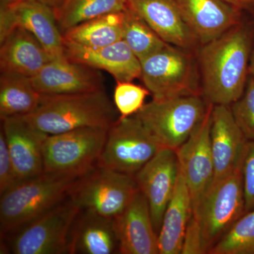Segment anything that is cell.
I'll return each mask as SVG.
<instances>
[{
    "label": "cell",
    "mask_w": 254,
    "mask_h": 254,
    "mask_svg": "<svg viewBox=\"0 0 254 254\" xmlns=\"http://www.w3.org/2000/svg\"><path fill=\"white\" fill-rule=\"evenodd\" d=\"M68 1H69V0H66V1H65L64 4H66V3H67Z\"/></svg>",
    "instance_id": "38"
},
{
    "label": "cell",
    "mask_w": 254,
    "mask_h": 254,
    "mask_svg": "<svg viewBox=\"0 0 254 254\" xmlns=\"http://www.w3.org/2000/svg\"><path fill=\"white\" fill-rule=\"evenodd\" d=\"M21 0H0V10L6 9Z\"/></svg>",
    "instance_id": "37"
},
{
    "label": "cell",
    "mask_w": 254,
    "mask_h": 254,
    "mask_svg": "<svg viewBox=\"0 0 254 254\" xmlns=\"http://www.w3.org/2000/svg\"><path fill=\"white\" fill-rule=\"evenodd\" d=\"M174 1L200 46L216 39L244 21V13L223 0Z\"/></svg>",
    "instance_id": "16"
},
{
    "label": "cell",
    "mask_w": 254,
    "mask_h": 254,
    "mask_svg": "<svg viewBox=\"0 0 254 254\" xmlns=\"http://www.w3.org/2000/svg\"><path fill=\"white\" fill-rule=\"evenodd\" d=\"M141 64V80L154 99L202 95L195 52L168 43Z\"/></svg>",
    "instance_id": "4"
},
{
    "label": "cell",
    "mask_w": 254,
    "mask_h": 254,
    "mask_svg": "<svg viewBox=\"0 0 254 254\" xmlns=\"http://www.w3.org/2000/svg\"><path fill=\"white\" fill-rule=\"evenodd\" d=\"M28 1H36L50 6L55 10V12L61 9L66 0H28Z\"/></svg>",
    "instance_id": "35"
},
{
    "label": "cell",
    "mask_w": 254,
    "mask_h": 254,
    "mask_svg": "<svg viewBox=\"0 0 254 254\" xmlns=\"http://www.w3.org/2000/svg\"><path fill=\"white\" fill-rule=\"evenodd\" d=\"M208 105L202 95L153 98L135 116L163 148L176 150L203 120Z\"/></svg>",
    "instance_id": "5"
},
{
    "label": "cell",
    "mask_w": 254,
    "mask_h": 254,
    "mask_svg": "<svg viewBox=\"0 0 254 254\" xmlns=\"http://www.w3.org/2000/svg\"><path fill=\"white\" fill-rule=\"evenodd\" d=\"M123 40L140 61L168 44L128 6L124 11Z\"/></svg>",
    "instance_id": "27"
},
{
    "label": "cell",
    "mask_w": 254,
    "mask_h": 254,
    "mask_svg": "<svg viewBox=\"0 0 254 254\" xmlns=\"http://www.w3.org/2000/svg\"><path fill=\"white\" fill-rule=\"evenodd\" d=\"M245 213L254 209V141H248L242 164Z\"/></svg>",
    "instance_id": "31"
},
{
    "label": "cell",
    "mask_w": 254,
    "mask_h": 254,
    "mask_svg": "<svg viewBox=\"0 0 254 254\" xmlns=\"http://www.w3.org/2000/svg\"><path fill=\"white\" fill-rule=\"evenodd\" d=\"M163 148L135 115L118 118L108 129L97 166L134 176Z\"/></svg>",
    "instance_id": "7"
},
{
    "label": "cell",
    "mask_w": 254,
    "mask_h": 254,
    "mask_svg": "<svg viewBox=\"0 0 254 254\" xmlns=\"http://www.w3.org/2000/svg\"><path fill=\"white\" fill-rule=\"evenodd\" d=\"M68 249L71 254L119 253L113 219L81 210L70 232Z\"/></svg>",
    "instance_id": "22"
},
{
    "label": "cell",
    "mask_w": 254,
    "mask_h": 254,
    "mask_svg": "<svg viewBox=\"0 0 254 254\" xmlns=\"http://www.w3.org/2000/svg\"><path fill=\"white\" fill-rule=\"evenodd\" d=\"M21 118L48 136L85 127L109 128L118 120L104 90L79 94L43 95L36 110Z\"/></svg>",
    "instance_id": "2"
},
{
    "label": "cell",
    "mask_w": 254,
    "mask_h": 254,
    "mask_svg": "<svg viewBox=\"0 0 254 254\" xmlns=\"http://www.w3.org/2000/svg\"><path fill=\"white\" fill-rule=\"evenodd\" d=\"M109 128L85 127L49 135L43 145L44 172L82 177L98 165Z\"/></svg>",
    "instance_id": "6"
},
{
    "label": "cell",
    "mask_w": 254,
    "mask_h": 254,
    "mask_svg": "<svg viewBox=\"0 0 254 254\" xmlns=\"http://www.w3.org/2000/svg\"><path fill=\"white\" fill-rule=\"evenodd\" d=\"M208 103L206 113L190 138L176 151L179 171L182 174L192 201V216L196 217L203 197L211 186L215 175L210 144L212 113Z\"/></svg>",
    "instance_id": "11"
},
{
    "label": "cell",
    "mask_w": 254,
    "mask_h": 254,
    "mask_svg": "<svg viewBox=\"0 0 254 254\" xmlns=\"http://www.w3.org/2000/svg\"><path fill=\"white\" fill-rule=\"evenodd\" d=\"M178 175L176 151L163 148L134 175L140 191L148 201L158 235L164 213L175 191Z\"/></svg>",
    "instance_id": "13"
},
{
    "label": "cell",
    "mask_w": 254,
    "mask_h": 254,
    "mask_svg": "<svg viewBox=\"0 0 254 254\" xmlns=\"http://www.w3.org/2000/svg\"><path fill=\"white\" fill-rule=\"evenodd\" d=\"M127 4L165 43L193 52L199 48L174 0H127Z\"/></svg>",
    "instance_id": "19"
},
{
    "label": "cell",
    "mask_w": 254,
    "mask_h": 254,
    "mask_svg": "<svg viewBox=\"0 0 254 254\" xmlns=\"http://www.w3.org/2000/svg\"><path fill=\"white\" fill-rule=\"evenodd\" d=\"M182 254H207L203 245L199 220L191 216L184 238Z\"/></svg>",
    "instance_id": "33"
},
{
    "label": "cell",
    "mask_w": 254,
    "mask_h": 254,
    "mask_svg": "<svg viewBox=\"0 0 254 254\" xmlns=\"http://www.w3.org/2000/svg\"><path fill=\"white\" fill-rule=\"evenodd\" d=\"M242 13H247L254 17V0H223Z\"/></svg>",
    "instance_id": "34"
},
{
    "label": "cell",
    "mask_w": 254,
    "mask_h": 254,
    "mask_svg": "<svg viewBox=\"0 0 254 254\" xmlns=\"http://www.w3.org/2000/svg\"><path fill=\"white\" fill-rule=\"evenodd\" d=\"M81 209L69 196L14 234L15 254H69L71 228Z\"/></svg>",
    "instance_id": "10"
},
{
    "label": "cell",
    "mask_w": 254,
    "mask_h": 254,
    "mask_svg": "<svg viewBox=\"0 0 254 254\" xmlns=\"http://www.w3.org/2000/svg\"><path fill=\"white\" fill-rule=\"evenodd\" d=\"M247 141L228 105H214L210 144L215 175L213 182L230 175L242 164Z\"/></svg>",
    "instance_id": "18"
},
{
    "label": "cell",
    "mask_w": 254,
    "mask_h": 254,
    "mask_svg": "<svg viewBox=\"0 0 254 254\" xmlns=\"http://www.w3.org/2000/svg\"><path fill=\"white\" fill-rule=\"evenodd\" d=\"M43 95L38 93L31 78L11 73L0 76V118L23 117L33 113L41 103Z\"/></svg>",
    "instance_id": "24"
},
{
    "label": "cell",
    "mask_w": 254,
    "mask_h": 254,
    "mask_svg": "<svg viewBox=\"0 0 254 254\" xmlns=\"http://www.w3.org/2000/svg\"><path fill=\"white\" fill-rule=\"evenodd\" d=\"M81 177L43 172L18 182L1 195V237L16 234L67 198Z\"/></svg>",
    "instance_id": "3"
},
{
    "label": "cell",
    "mask_w": 254,
    "mask_h": 254,
    "mask_svg": "<svg viewBox=\"0 0 254 254\" xmlns=\"http://www.w3.org/2000/svg\"><path fill=\"white\" fill-rule=\"evenodd\" d=\"M193 213L185 179L179 171L175 191L164 213L159 232V254H181L187 226Z\"/></svg>",
    "instance_id": "23"
},
{
    "label": "cell",
    "mask_w": 254,
    "mask_h": 254,
    "mask_svg": "<svg viewBox=\"0 0 254 254\" xmlns=\"http://www.w3.org/2000/svg\"><path fill=\"white\" fill-rule=\"evenodd\" d=\"M245 214L242 165L212 183L200 203L196 217L201 227L205 250L209 251Z\"/></svg>",
    "instance_id": "8"
},
{
    "label": "cell",
    "mask_w": 254,
    "mask_h": 254,
    "mask_svg": "<svg viewBox=\"0 0 254 254\" xmlns=\"http://www.w3.org/2000/svg\"><path fill=\"white\" fill-rule=\"evenodd\" d=\"M64 42L68 60L109 73L117 81L141 78V64L124 40L98 48H86Z\"/></svg>",
    "instance_id": "20"
},
{
    "label": "cell",
    "mask_w": 254,
    "mask_h": 254,
    "mask_svg": "<svg viewBox=\"0 0 254 254\" xmlns=\"http://www.w3.org/2000/svg\"><path fill=\"white\" fill-rule=\"evenodd\" d=\"M139 190L134 176L96 166L79 179L69 197L81 210L113 219Z\"/></svg>",
    "instance_id": "9"
},
{
    "label": "cell",
    "mask_w": 254,
    "mask_h": 254,
    "mask_svg": "<svg viewBox=\"0 0 254 254\" xmlns=\"http://www.w3.org/2000/svg\"><path fill=\"white\" fill-rule=\"evenodd\" d=\"M21 27L36 37L53 59L65 57L64 42L55 10L36 1L21 0L0 10V40L12 28Z\"/></svg>",
    "instance_id": "12"
},
{
    "label": "cell",
    "mask_w": 254,
    "mask_h": 254,
    "mask_svg": "<svg viewBox=\"0 0 254 254\" xmlns=\"http://www.w3.org/2000/svg\"><path fill=\"white\" fill-rule=\"evenodd\" d=\"M124 11L112 13L80 23L63 33L64 41L98 48L123 40Z\"/></svg>",
    "instance_id": "25"
},
{
    "label": "cell",
    "mask_w": 254,
    "mask_h": 254,
    "mask_svg": "<svg viewBox=\"0 0 254 254\" xmlns=\"http://www.w3.org/2000/svg\"><path fill=\"white\" fill-rule=\"evenodd\" d=\"M53 59L27 30L12 28L0 40V71L32 78Z\"/></svg>",
    "instance_id": "21"
},
{
    "label": "cell",
    "mask_w": 254,
    "mask_h": 254,
    "mask_svg": "<svg viewBox=\"0 0 254 254\" xmlns=\"http://www.w3.org/2000/svg\"><path fill=\"white\" fill-rule=\"evenodd\" d=\"M249 75L254 81V42L252 53H251L250 64H249Z\"/></svg>",
    "instance_id": "36"
},
{
    "label": "cell",
    "mask_w": 254,
    "mask_h": 254,
    "mask_svg": "<svg viewBox=\"0 0 254 254\" xmlns=\"http://www.w3.org/2000/svg\"><path fill=\"white\" fill-rule=\"evenodd\" d=\"M1 130L18 181L43 173V145L48 135L31 126L21 117L1 120Z\"/></svg>",
    "instance_id": "17"
},
{
    "label": "cell",
    "mask_w": 254,
    "mask_h": 254,
    "mask_svg": "<svg viewBox=\"0 0 254 254\" xmlns=\"http://www.w3.org/2000/svg\"><path fill=\"white\" fill-rule=\"evenodd\" d=\"M18 181L10 157L4 133L0 132V195H2Z\"/></svg>",
    "instance_id": "32"
},
{
    "label": "cell",
    "mask_w": 254,
    "mask_h": 254,
    "mask_svg": "<svg viewBox=\"0 0 254 254\" xmlns=\"http://www.w3.org/2000/svg\"><path fill=\"white\" fill-rule=\"evenodd\" d=\"M118 237L119 253L159 254L158 234L155 231L149 205L138 191L126 208L113 218Z\"/></svg>",
    "instance_id": "15"
},
{
    "label": "cell",
    "mask_w": 254,
    "mask_h": 254,
    "mask_svg": "<svg viewBox=\"0 0 254 254\" xmlns=\"http://www.w3.org/2000/svg\"><path fill=\"white\" fill-rule=\"evenodd\" d=\"M31 78L43 95L93 93L104 90V78L99 70L68 60L66 56L52 60Z\"/></svg>",
    "instance_id": "14"
},
{
    "label": "cell",
    "mask_w": 254,
    "mask_h": 254,
    "mask_svg": "<svg viewBox=\"0 0 254 254\" xmlns=\"http://www.w3.org/2000/svg\"><path fill=\"white\" fill-rule=\"evenodd\" d=\"M254 42V22H246L197 51L201 94L213 105H228L240 99L247 86Z\"/></svg>",
    "instance_id": "1"
},
{
    "label": "cell",
    "mask_w": 254,
    "mask_h": 254,
    "mask_svg": "<svg viewBox=\"0 0 254 254\" xmlns=\"http://www.w3.org/2000/svg\"><path fill=\"white\" fill-rule=\"evenodd\" d=\"M230 108L247 141H254V81L250 75L243 94Z\"/></svg>",
    "instance_id": "30"
},
{
    "label": "cell",
    "mask_w": 254,
    "mask_h": 254,
    "mask_svg": "<svg viewBox=\"0 0 254 254\" xmlns=\"http://www.w3.org/2000/svg\"><path fill=\"white\" fill-rule=\"evenodd\" d=\"M208 254H254V209L242 215Z\"/></svg>",
    "instance_id": "28"
},
{
    "label": "cell",
    "mask_w": 254,
    "mask_h": 254,
    "mask_svg": "<svg viewBox=\"0 0 254 254\" xmlns=\"http://www.w3.org/2000/svg\"><path fill=\"white\" fill-rule=\"evenodd\" d=\"M114 91V103L119 118L134 116L144 106L145 98L150 94L145 87L132 81H117Z\"/></svg>",
    "instance_id": "29"
},
{
    "label": "cell",
    "mask_w": 254,
    "mask_h": 254,
    "mask_svg": "<svg viewBox=\"0 0 254 254\" xmlns=\"http://www.w3.org/2000/svg\"><path fill=\"white\" fill-rule=\"evenodd\" d=\"M127 0H69L55 12L62 33L93 18L127 9Z\"/></svg>",
    "instance_id": "26"
}]
</instances>
